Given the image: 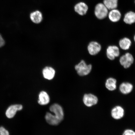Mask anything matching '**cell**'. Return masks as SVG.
I'll use <instances>...</instances> for the list:
<instances>
[{
    "mask_svg": "<svg viewBox=\"0 0 135 135\" xmlns=\"http://www.w3.org/2000/svg\"><path fill=\"white\" fill-rule=\"evenodd\" d=\"M92 69V65L91 64L88 65L83 60H81L75 66L77 73L81 76L88 75L91 71Z\"/></svg>",
    "mask_w": 135,
    "mask_h": 135,
    "instance_id": "cell-1",
    "label": "cell"
},
{
    "mask_svg": "<svg viewBox=\"0 0 135 135\" xmlns=\"http://www.w3.org/2000/svg\"><path fill=\"white\" fill-rule=\"evenodd\" d=\"M108 13V9L103 3H99L96 5L94 14L98 19H104L107 16Z\"/></svg>",
    "mask_w": 135,
    "mask_h": 135,
    "instance_id": "cell-2",
    "label": "cell"
},
{
    "mask_svg": "<svg viewBox=\"0 0 135 135\" xmlns=\"http://www.w3.org/2000/svg\"><path fill=\"white\" fill-rule=\"evenodd\" d=\"M119 61L120 65L124 68H129L134 63V57L131 54L128 52L120 57Z\"/></svg>",
    "mask_w": 135,
    "mask_h": 135,
    "instance_id": "cell-3",
    "label": "cell"
},
{
    "mask_svg": "<svg viewBox=\"0 0 135 135\" xmlns=\"http://www.w3.org/2000/svg\"><path fill=\"white\" fill-rule=\"evenodd\" d=\"M120 50L119 47L116 45H110L106 51V56L109 60H113L119 56Z\"/></svg>",
    "mask_w": 135,
    "mask_h": 135,
    "instance_id": "cell-4",
    "label": "cell"
},
{
    "mask_svg": "<svg viewBox=\"0 0 135 135\" xmlns=\"http://www.w3.org/2000/svg\"><path fill=\"white\" fill-rule=\"evenodd\" d=\"M84 103L88 107H91L96 105L98 101V98L92 94H85L83 98Z\"/></svg>",
    "mask_w": 135,
    "mask_h": 135,
    "instance_id": "cell-5",
    "label": "cell"
},
{
    "mask_svg": "<svg viewBox=\"0 0 135 135\" xmlns=\"http://www.w3.org/2000/svg\"><path fill=\"white\" fill-rule=\"evenodd\" d=\"M23 106L20 104H15L10 106L7 109L6 115L8 119H12L16 115L17 112L22 109Z\"/></svg>",
    "mask_w": 135,
    "mask_h": 135,
    "instance_id": "cell-6",
    "label": "cell"
},
{
    "mask_svg": "<svg viewBox=\"0 0 135 135\" xmlns=\"http://www.w3.org/2000/svg\"><path fill=\"white\" fill-rule=\"evenodd\" d=\"M50 110L55 114L56 117L62 121L64 118V113L61 106L57 104H54L50 106Z\"/></svg>",
    "mask_w": 135,
    "mask_h": 135,
    "instance_id": "cell-7",
    "label": "cell"
},
{
    "mask_svg": "<svg viewBox=\"0 0 135 135\" xmlns=\"http://www.w3.org/2000/svg\"><path fill=\"white\" fill-rule=\"evenodd\" d=\"M102 48L100 44L95 41H92L89 44L87 47L88 51L91 55L94 56L98 54Z\"/></svg>",
    "mask_w": 135,
    "mask_h": 135,
    "instance_id": "cell-8",
    "label": "cell"
},
{
    "mask_svg": "<svg viewBox=\"0 0 135 135\" xmlns=\"http://www.w3.org/2000/svg\"><path fill=\"white\" fill-rule=\"evenodd\" d=\"M124 110L123 108L120 106H116L112 109L111 115L114 119L119 120L124 117Z\"/></svg>",
    "mask_w": 135,
    "mask_h": 135,
    "instance_id": "cell-9",
    "label": "cell"
},
{
    "mask_svg": "<svg viewBox=\"0 0 135 135\" xmlns=\"http://www.w3.org/2000/svg\"><path fill=\"white\" fill-rule=\"evenodd\" d=\"M42 74L44 78L47 80H51L55 77V71L53 68L46 66L42 70Z\"/></svg>",
    "mask_w": 135,
    "mask_h": 135,
    "instance_id": "cell-10",
    "label": "cell"
},
{
    "mask_svg": "<svg viewBox=\"0 0 135 135\" xmlns=\"http://www.w3.org/2000/svg\"><path fill=\"white\" fill-rule=\"evenodd\" d=\"M88 9V6L84 2H80L77 3L74 7V10L75 12L81 16L86 15Z\"/></svg>",
    "mask_w": 135,
    "mask_h": 135,
    "instance_id": "cell-11",
    "label": "cell"
},
{
    "mask_svg": "<svg viewBox=\"0 0 135 135\" xmlns=\"http://www.w3.org/2000/svg\"><path fill=\"white\" fill-rule=\"evenodd\" d=\"M108 16L110 21L113 22H117L120 20L121 13L119 10L116 9L111 10L108 13Z\"/></svg>",
    "mask_w": 135,
    "mask_h": 135,
    "instance_id": "cell-12",
    "label": "cell"
},
{
    "mask_svg": "<svg viewBox=\"0 0 135 135\" xmlns=\"http://www.w3.org/2000/svg\"><path fill=\"white\" fill-rule=\"evenodd\" d=\"M133 89V84L127 82L122 83L120 84L119 87L120 91L124 94H129L132 91Z\"/></svg>",
    "mask_w": 135,
    "mask_h": 135,
    "instance_id": "cell-13",
    "label": "cell"
},
{
    "mask_svg": "<svg viewBox=\"0 0 135 135\" xmlns=\"http://www.w3.org/2000/svg\"><path fill=\"white\" fill-rule=\"evenodd\" d=\"M30 19L35 24H39L42 21L43 19V15L40 11H36L30 13Z\"/></svg>",
    "mask_w": 135,
    "mask_h": 135,
    "instance_id": "cell-14",
    "label": "cell"
},
{
    "mask_svg": "<svg viewBox=\"0 0 135 135\" xmlns=\"http://www.w3.org/2000/svg\"><path fill=\"white\" fill-rule=\"evenodd\" d=\"M45 119L47 123L52 126L58 125L61 122L54 115L49 112L46 113L45 116Z\"/></svg>",
    "mask_w": 135,
    "mask_h": 135,
    "instance_id": "cell-15",
    "label": "cell"
},
{
    "mask_svg": "<svg viewBox=\"0 0 135 135\" xmlns=\"http://www.w3.org/2000/svg\"><path fill=\"white\" fill-rule=\"evenodd\" d=\"M50 102V98L47 92L44 91L40 92L39 95L38 103L41 105H46Z\"/></svg>",
    "mask_w": 135,
    "mask_h": 135,
    "instance_id": "cell-16",
    "label": "cell"
},
{
    "mask_svg": "<svg viewBox=\"0 0 135 135\" xmlns=\"http://www.w3.org/2000/svg\"><path fill=\"white\" fill-rule=\"evenodd\" d=\"M105 86L106 89L109 91L115 90L117 88V80L113 78H109L106 81Z\"/></svg>",
    "mask_w": 135,
    "mask_h": 135,
    "instance_id": "cell-17",
    "label": "cell"
},
{
    "mask_svg": "<svg viewBox=\"0 0 135 135\" xmlns=\"http://www.w3.org/2000/svg\"><path fill=\"white\" fill-rule=\"evenodd\" d=\"M132 42L129 38L124 37L121 39L119 42V47L123 50H129L131 46Z\"/></svg>",
    "mask_w": 135,
    "mask_h": 135,
    "instance_id": "cell-18",
    "label": "cell"
},
{
    "mask_svg": "<svg viewBox=\"0 0 135 135\" xmlns=\"http://www.w3.org/2000/svg\"><path fill=\"white\" fill-rule=\"evenodd\" d=\"M124 21L126 24L131 25L135 23V13L129 11L124 15Z\"/></svg>",
    "mask_w": 135,
    "mask_h": 135,
    "instance_id": "cell-19",
    "label": "cell"
},
{
    "mask_svg": "<svg viewBox=\"0 0 135 135\" xmlns=\"http://www.w3.org/2000/svg\"><path fill=\"white\" fill-rule=\"evenodd\" d=\"M103 4L108 10H112L117 8L118 0H104Z\"/></svg>",
    "mask_w": 135,
    "mask_h": 135,
    "instance_id": "cell-20",
    "label": "cell"
},
{
    "mask_svg": "<svg viewBox=\"0 0 135 135\" xmlns=\"http://www.w3.org/2000/svg\"><path fill=\"white\" fill-rule=\"evenodd\" d=\"M0 135H9V133L6 128L1 126L0 127Z\"/></svg>",
    "mask_w": 135,
    "mask_h": 135,
    "instance_id": "cell-21",
    "label": "cell"
},
{
    "mask_svg": "<svg viewBox=\"0 0 135 135\" xmlns=\"http://www.w3.org/2000/svg\"><path fill=\"white\" fill-rule=\"evenodd\" d=\"M122 135H135V132L131 129H127L124 131Z\"/></svg>",
    "mask_w": 135,
    "mask_h": 135,
    "instance_id": "cell-22",
    "label": "cell"
},
{
    "mask_svg": "<svg viewBox=\"0 0 135 135\" xmlns=\"http://www.w3.org/2000/svg\"><path fill=\"white\" fill-rule=\"evenodd\" d=\"M4 40L1 35L0 34V47H2L4 46Z\"/></svg>",
    "mask_w": 135,
    "mask_h": 135,
    "instance_id": "cell-23",
    "label": "cell"
},
{
    "mask_svg": "<svg viewBox=\"0 0 135 135\" xmlns=\"http://www.w3.org/2000/svg\"><path fill=\"white\" fill-rule=\"evenodd\" d=\"M134 41L135 42V34L134 35Z\"/></svg>",
    "mask_w": 135,
    "mask_h": 135,
    "instance_id": "cell-24",
    "label": "cell"
},
{
    "mask_svg": "<svg viewBox=\"0 0 135 135\" xmlns=\"http://www.w3.org/2000/svg\"></svg>",
    "mask_w": 135,
    "mask_h": 135,
    "instance_id": "cell-25",
    "label": "cell"
}]
</instances>
